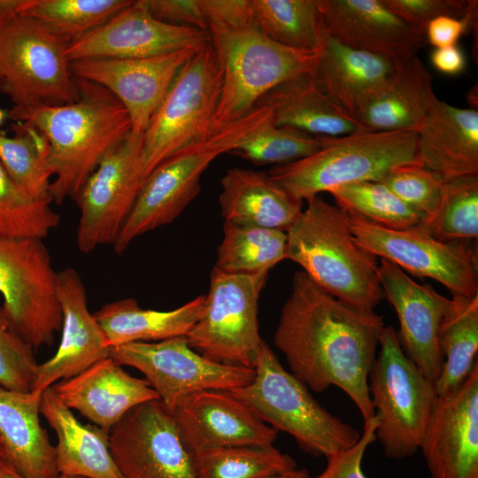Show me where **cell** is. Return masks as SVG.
I'll return each instance as SVG.
<instances>
[{"label": "cell", "mask_w": 478, "mask_h": 478, "mask_svg": "<svg viewBox=\"0 0 478 478\" xmlns=\"http://www.w3.org/2000/svg\"><path fill=\"white\" fill-rule=\"evenodd\" d=\"M187 451L230 446L273 445L278 431L227 390L204 389L170 410Z\"/></svg>", "instance_id": "19"}, {"label": "cell", "mask_w": 478, "mask_h": 478, "mask_svg": "<svg viewBox=\"0 0 478 478\" xmlns=\"http://www.w3.org/2000/svg\"><path fill=\"white\" fill-rule=\"evenodd\" d=\"M0 478H26L21 475L12 464L0 458Z\"/></svg>", "instance_id": "52"}, {"label": "cell", "mask_w": 478, "mask_h": 478, "mask_svg": "<svg viewBox=\"0 0 478 478\" xmlns=\"http://www.w3.org/2000/svg\"><path fill=\"white\" fill-rule=\"evenodd\" d=\"M378 423L379 417L375 413L364 422L358 442L351 448L327 459L324 471L312 478H366L362 471V459L366 449L376 440Z\"/></svg>", "instance_id": "46"}, {"label": "cell", "mask_w": 478, "mask_h": 478, "mask_svg": "<svg viewBox=\"0 0 478 478\" xmlns=\"http://www.w3.org/2000/svg\"><path fill=\"white\" fill-rule=\"evenodd\" d=\"M55 271L43 239L0 235V294L15 331L34 351L61 330Z\"/></svg>", "instance_id": "11"}, {"label": "cell", "mask_w": 478, "mask_h": 478, "mask_svg": "<svg viewBox=\"0 0 478 478\" xmlns=\"http://www.w3.org/2000/svg\"><path fill=\"white\" fill-rule=\"evenodd\" d=\"M267 478H312L309 472L305 468H297L291 472L285 473L281 475L272 476Z\"/></svg>", "instance_id": "53"}, {"label": "cell", "mask_w": 478, "mask_h": 478, "mask_svg": "<svg viewBox=\"0 0 478 478\" xmlns=\"http://www.w3.org/2000/svg\"><path fill=\"white\" fill-rule=\"evenodd\" d=\"M383 317L343 302L296 272L274 343L291 373L315 392L343 389L364 422L375 415L368 378L376 358Z\"/></svg>", "instance_id": "1"}, {"label": "cell", "mask_w": 478, "mask_h": 478, "mask_svg": "<svg viewBox=\"0 0 478 478\" xmlns=\"http://www.w3.org/2000/svg\"><path fill=\"white\" fill-rule=\"evenodd\" d=\"M27 0H0V19L19 15Z\"/></svg>", "instance_id": "51"}, {"label": "cell", "mask_w": 478, "mask_h": 478, "mask_svg": "<svg viewBox=\"0 0 478 478\" xmlns=\"http://www.w3.org/2000/svg\"><path fill=\"white\" fill-rule=\"evenodd\" d=\"M254 369L251 383L228 392L277 431L292 436L305 452L328 459L358 442L360 433L322 407L265 340Z\"/></svg>", "instance_id": "6"}, {"label": "cell", "mask_w": 478, "mask_h": 478, "mask_svg": "<svg viewBox=\"0 0 478 478\" xmlns=\"http://www.w3.org/2000/svg\"><path fill=\"white\" fill-rule=\"evenodd\" d=\"M398 62L350 48L327 35L309 73L320 91L353 117L359 95L390 73Z\"/></svg>", "instance_id": "32"}, {"label": "cell", "mask_w": 478, "mask_h": 478, "mask_svg": "<svg viewBox=\"0 0 478 478\" xmlns=\"http://www.w3.org/2000/svg\"><path fill=\"white\" fill-rule=\"evenodd\" d=\"M132 0H27L19 15L40 21L68 44L131 5Z\"/></svg>", "instance_id": "38"}, {"label": "cell", "mask_w": 478, "mask_h": 478, "mask_svg": "<svg viewBox=\"0 0 478 478\" xmlns=\"http://www.w3.org/2000/svg\"><path fill=\"white\" fill-rule=\"evenodd\" d=\"M268 273L211 272L203 315L186 335L189 345L217 363L254 368L262 338L258 306Z\"/></svg>", "instance_id": "12"}, {"label": "cell", "mask_w": 478, "mask_h": 478, "mask_svg": "<svg viewBox=\"0 0 478 478\" xmlns=\"http://www.w3.org/2000/svg\"><path fill=\"white\" fill-rule=\"evenodd\" d=\"M77 80L73 103L10 111V119L35 127L48 143L51 203L75 200L103 158L131 132L121 103L106 89Z\"/></svg>", "instance_id": "2"}, {"label": "cell", "mask_w": 478, "mask_h": 478, "mask_svg": "<svg viewBox=\"0 0 478 478\" xmlns=\"http://www.w3.org/2000/svg\"><path fill=\"white\" fill-rule=\"evenodd\" d=\"M478 2L474 1L462 18L441 16L430 21L425 28L427 42L436 49L454 46L459 39L477 25Z\"/></svg>", "instance_id": "49"}, {"label": "cell", "mask_w": 478, "mask_h": 478, "mask_svg": "<svg viewBox=\"0 0 478 478\" xmlns=\"http://www.w3.org/2000/svg\"><path fill=\"white\" fill-rule=\"evenodd\" d=\"M109 447L124 478H195L191 455L159 399L128 411L111 429Z\"/></svg>", "instance_id": "16"}, {"label": "cell", "mask_w": 478, "mask_h": 478, "mask_svg": "<svg viewBox=\"0 0 478 478\" xmlns=\"http://www.w3.org/2000/svg\"><path fill=\"white\" fill-rule=\"evenodd\" d=\"M42 394L0 384V438L5 460L26 478H56V451L40 421Z\"/></svg>", "instance_id": "27"}, {"label": "cell", "mask_w": 478, "mask_h": 478, "mask_svg": "<svg viewBox=\"0 0 478 478\" xmlns=\"http://www.w3.org/2000/svg\"><path fill=\"white\" fill-rule=\"evenodd\" d=\"M51 389L67 407L107 433L132 408L159 399L145 379L131 376L110 357Z\"/></svg>", "instance_id": "25"}, {"label": "cell", "mask_w": 478, "mask_h": 478, "mask_svg": "<svg viewBox=\"0 0 478 478\" xmlns=\"http://www.w3.org/2000/svg\"><path fill=\"white\" fill-rule=\"evenodd\" d=\"M14 136L0 134V163L12 180L35 199L48 200L52 172L48 163V143L33 126L18 122ZM52 204V203H51Z\"/></svg>", "instance_id": "37"}, {"label": "cell", "mask_w": 478, "mask_h": 478, "mask_svg": "<svg viewBox=\"0 0 478 478\" xmlns=\"http://www.w3.org/2000/svg\"><path fill=\"white\" fill-rule=\"evenodd\" d=\"M208 29L256 27L251 0H200Z\"/></svg>", "instance_id": "47"}, {"label": "cell", "mask_w": 478, "mask_h": 478, "mask_svg": "<svg viewBox=\"0 0 478 478\" xmlns=\"http://www.w3.org/2000/svg\"><path fill=\"white\" fill-rule=\"evenodd\" d=\"M451 300L438 335L443 358L435 382L438 397L455 392L478 364V295L473 297L451 296Z\"/></svg>", "instance_id": "33"}, {"label": "cell", "mask_w": 478, "mask_h": 478, "mask_svg": "<svg viewBox=\"0 0 478 478\" xmlns=\"http://www.w3.org/2000/svg\"><path fill=\"white\" fill-rule=\"evenodd\" d=\"M150 14L169 24L195 27L208 30L200 0H143Z\"/></svg>", "instance_id": "48"}, {"label": "cell", "mask_w": 478, "mask_h": 478, "mask_svg": "<svg viewBox=\"0 0 478 478\" xmlns=\"http://www.w3.org/2000/svg\"><path fill=\"white\" fill-rule=\"evenodd\" d=\"M284 259H289L286 232L224 221L216 269L232 274L269 273Z\"/></svg>", "instance_id": "35"}, {"label": "cell", "mask_w": 478, "mask_h": 478, "mask_svg": "<svg viewBox=\"0 0 478 478\" xmlns=\"http://www.w3.org/2000/svg\"><path fill=\"white\" fill-rule=\"evenodd\" d=\"M8 119H10V111L0 108V127L4 125Z\"/></svg>", "instance_id": "55"}, {"label": "cell", "mask_w": 478, "mask_h": 478, "mask_svg": "<svg viewBox=\"0 0 478 478\" xmlns=\"http://www.w3.org/2000/svg\"><path fill=\"white\" fill-rule=\"evenodd\" d=\"M57 293L62 310V335L55 355L38 365L32 390L41 394L58 381L75 376L109 357L105 335L89 311L86 289L74 268L58 272Z\"/></svg>", "instance_id": "23"}, {"label": "cell", "mask_w": 478, "mask_h": 478, "mask_svg": "<svg viewBox=\"0 0 478 478\" xmlns=\"http://www.w3.org/2000/svg\"><path fill=\"white\" fill-rule=\"evenodd\" d=\"M381 181L406 205L428 217L439 203L445 181L424 166L412 163L394 167Z\"/></svg>", "instance_id": "43"}, {"label": "cell", "mask_w": 478, "mask_h": 478, "mask_svg": "<svg viewBox=\"0 0 478 478\" xmlns=\"http://www.w3.org/2000/svg\"><path fill=\"white\" fill-rule=\"evenodd\" d=\"M320 139V147L312 155L268 172L275 183L302 202L342 186L381 181L394 167L419 163L415 131L359 130Z\"/></svg>", "instance_id": "4"}, {"label": "cell", "mask_w": 478, "mask_h": 478, "mask_svg": "<svg viewBox=\"0 0 478 478\" xmlns=\"http://www.w3.org/2000/svg\"><path fill=\"white\" fill-rule=\"evenodd\" d=\"M320 147V135L275 126L272 119L229 153L257 166H281L308 157Z\"/></svg>", "instance_id": "42"}, {"label": "cell", "mask_w": 478, "mask_h": 478, "mask_svg": "<svg viewBox=\"0 0 478 478\" xmlns=\"http://www.w3.org/2000/svg\"><path fill=\"white\" fill-rule=\"evenodd\" d=\"M328 36L350 48L397 61L417 55L425 33L411 26L383 0H317Z\"/></svg>", "instance_id": "22"}, {"label": "cell", "mask_w": 478, "mask_h": 478, "mask_svg": "<svg viewBox=\"0 0 478 478\" xmlns=\"http://www.w3.org/2000/svg\"><path fill=\"white\" fill-rule=\"evenodd\" d=\"M256 28L283 46L320 52L327 36L317 0H251Z\"/></svg>", "instance_id": "34"}, {"label": "cell", "mask_w": 478, "mask_h": 478, "mask_svg": "<svg viewBox=\"0 0 478 478\" xmlns=\"http://www.w3.org/2000/svg\"><path fill=\"white\" fill-rule=\"evenodd\" d=\"M208 31L223 75L212 135L246 116L278 84L311 72L320 54L279 44L256 27Z\"/></svg>", "instance_id": "7"}, {"label": "cell", "mask_w": 478, "mask_h": 478, "mask_svg": "<svg viewBox=\"0 0 478 478\" xmlns=\"http://www.w3.org/2000/svg\"><path fill=\"white\" fill-rule=\"evenodd\" d=\"M437 100L432 76L415 55L359 95L353 118L366 131L417 132Z\"/></svg>", "instance_id": "24"}, {"label": "cell", "mask_w": 478, "mask_h": 478, "mask_svg": "<svg viewBox=\"0 0 478 478\" xmlns=\"http://www.w3.org/2000/svg\"><path fill=\"white\" fill-rule=\"evenodd\" d=\"M403 20L425 32L428 24L441 16L462 18L473 0H383Z\"/></svg>", "instance_id": "45"}, {"label": "cell", "mask_w": 478, "mask_h": 478, "mask_svg": "<svg viewBox=\"0 0 478 478\" xmlns=\"http://www.w3.org/2000/svg\"><path fill=\"white\" fill-rule=\"evenodd\" d=\"M67 46L33 18L0 19V91L14 104L12 109L63 105L79 99Z\"/></svg>", "instance_id": "10"}, {"label": "cell", "mask_w": 478, "mask_h": 478, "mask_svg": "<svg viewBox=\"0 0 478 478\" xmlns=\"http://www.w3.org/2000/svg\"><path fill=\"white\" fill-rule=\"evenodd\" d=\"M109 357L143 373L171 410L182 397L204 389L232 390L251 383L255 369L210 360L188 343L186 336L135 342L110 347Z\"/></svg>", "instance_id": "14"}, {"label": "cell", "mask_w": 478, "mask_h": 478, "mask_svg": "<svg viewBox=\"0 0 478 478\" xmlns=\"http://www.w3.org/2000/svg\"><path fill=\"white\" fill-rule=\"evenodd\" d=\"M56 478H83V477L58 475Z\"/></svg>", "instance_id": "56"}, {"label": "cell", "mask_w": 478, "mask_h": 478, "mask_svg": "<svg viewBox=\"0 0 478 478\" xmlns=\"http://www.w3.org/2000/svg\"><path fill=\"white\" fill-rule=\"evenodd\" d=\"M379 346L368 378L379 417L376 440L387 458L405 459L420 448L439 397L435 383L405 353L392 326L384 327Z\"/></svg>", "instance_id": "9"}, {"label": "cell", "mask_w": 478, "mask_h": 478, "mask_svg": "<svg viewBox=\"0 0 478 478\" xmlns=\"http://www.w3.org/2000/svg\"><path fill=\"white\" fill-rule=\"evenodd\" d=\"M306 202L286 232L289 259L335 297L374 310L385 298L377 257L358 243L344 211L319 195Z\"/></svg>", "instance_id": "3"}, {"label": "cell", "mask_w": 478, "mask_h": 478, "mask_svg": "<svg viewBox=\"0 0 478 478\" xmlns=\"http://www.w3.org/2000/svg\"><path fill=\"white\" fill-rule=\"evenodd\" d=\"M377 273L385 297L397 312V335L405 353L435 383L443 362L439 328L451 300L428 283H417L387 259L381 258Z\"/></svg>", "instance_id": "20"}, {"label": "cell", "mask_w": 478, "mask_h": 478, "mask_svg": "<svg viewBox=\"0 0 478 478\" xmlns=\"http://www.w3.org/2000/svg\"><path fill=\"white\" fill-rule=\"evenodd\" d=\"M211 42L208 30L173 25L154 18L143 0L119 12L68 44L69 62L90 58H142L201 47Z\"/></svg>", "instance_id": "18"}, {"label": "cell", "mask_w": 478, "mask_h": 478, "mask_svg": "<svg viewBox=\"0 0 478 478\" xmlns=\"http://www.w3.org/2000/svg\"><path fill=\"white\" fill-rule=\"evenodd\" d=\"M432 478H478V364L439 397L420 448Z\"/></svg>", "instance_id": "21"}, {"label": "cell", "mask_w": 478, "mask_h": 478, "mask_svg": "<svg viewBox=\"0 0 478 478\" xmlns=\"http://www.w3.org/2000/svg\"><path fill=\"white\" fill-rule=\"evenodd\" d=\"M270 120V110L257 105L241 120L161 162L143 182L112 244L114 251L122 253L138 236L175 220L198 195L201 176L209 165Z\"/></svg>", "instance_id": "5"}, {"label": "cell", "mask_w": 478, "mask_h": 478, "mask_svg": "<svg viewBox=\"0 0 478 478\" xmlns=\"http://www.w3.org/2000/svg\"><path fill=\"white\" fill-rule=\"evenodd\" d=\"M329 193L338 208L383 227L405 229L426 218L402 202L382 181L349 184Z\"/></svg>", "instance_id": "40"}, {"label": "cell", "mask_w": 478, "mask_h": 478, "mask_svg": "<svg viewBox=\"0 0 478 478\" xmlns=\"http://www.w3.org/2000/svg\"><path fill=\"white\" fill-rule=\"evenodd\" d=\"M309 73L278 84L256 105L270 110L275 126L291 127L314 135L340 136L364 130L318 89Z\"/></svg>", "instance_id": "30"}, {"label": "cell", "mask_w": 478, "mask_h": 478, "mask_svg": "<svg viewBox=\"0 0 478 478\" xmlns=\"http://www.w3.org/2000/svg\"><path fill=\"white\" fill-rule=\"evenodd\" d=\"M417 133L418 162L443 181L478 174V111L437 100Z\"/></svg>", "instance_id": "26"}, {"label": "cell", "mask_w": 478, "mask_h": 478, "mask_svg": "<svg viewBox=\"0 0 478 478\" xmlns=\"http://www.w3.org/2000/svg\"><path fill=\"white\" fill-rule=\"evenodd\" d=\"M3 456V444H2V440L0 438V458Z\"/></svg>", "instance_id": "57"}, {"label": "cell", "mask_w": 478, "mask_h": 478, "mask_svg": "<svg viewBox=\"0 0 478 478\" xmlns=\"http://www.w3.org/2000/svg\"><path fill=\"white\" fill-rule=\"evenodd\" d=\"M60 221L48 200L19 188L0 163V235L45 238Z\"/></svg>", "instance_id": "41"}, {"label": "cell", "mask_w": 478, "mask_h": 478, "mask_svg": "<svg viewBox=\"0 0 478 478\" xmlns=\"http://www.w3.org/2000/svg\"><path fill=\"white\" fill-rule=\"evenodd\" d=\"M442 242L478 237V174L445 181L434 212L419 224Z\"/></svg>", "instance_id": "39"}, {"label": "cell", "mask_w": 478, "mask_h": 478, "mask_svg": "<svg viewBox=\"0 0 478 478\" xmlns=\"http://www.w3.org/2000/svg\"><path fill=\"white\" fill-rule=\"evenodd\" d=\"M219 197L224 221L287 232L302 212L303 202L275 183L268 173L227 169Z\"/></svg>", "instance_id": "28"}, {"label": "cell", "mask_w": 478, "mask_h": 478, "mask_svg": "<svg viewBox=\"0 0 478 478\" xmlns=\"http://www.w3.org/2000/svg\"><path fill=\"white\" fill-rule=\"evenodd\" d=\"M195 478H267L297 468L296 460L274 445L208 449L191 455Z\"/></svg>", "instance_id": "36"}, {"label": "cell", "mask_w": 478, "mask_h": 478, "mask_svg": "<svg viewBox=\"0 0 478 478\" xmlns=\"http://www.w3.org/2000/svg\"><path fill=\"white\" fill-rule=\"evenodd\" d=\"M37 367L34 349L15 331L0 306V384L9 389L29 392Z\"/></svg>", "instance_id": "44"}, {"label": "cell", "mask_w": 478, "mask_h": 478, "mask_svg": "<svg viewBox=\"0 0 478 478\" xmlns=\"http://www.w3.org/2000/svg\"><path fill=\"white\" fill-rule=\"evenodd\" d=\"M222 81L211 41L181 68L143 133L137 163L142 186L165 159L212 135Z\"/></svg>", "instance_id": "8"}, {"label": "cell", "mask_w": 478, "mask_h": 478, "mask_svg": "<svg viewBox=\"0 0 478 478\" xmlns=\"http://www.w3.org/2000/svg\"><path fill=\"white\" fill-rule=\"evenodd\" d=\"M430 59L435 69L447 75L462 73L466 65L465 54L457 45L435 49Z\"/></svg>", "instance_id": "50"}, {"label": "cell", "mask_w": 478, "mask_h": 478, "mask_svg": "<svg viewBox=\"0 0 478 478\" xmlns=\"http://www.w3.org/2000/svg\"><path fill=\"white\" fill-rule=\"evenodd\" d=\"M467 102L469 103L473 110H477V102H478V94H477V86L472 88L471 90L466 95Z\"/></svg>", "instance_id": "54"}, {"label": "cell", "mask_w": 478, "mask_h": 478, "mask_svg": "<svg viewBox=\"0 0 478 478\" xmlns=\"http://www.w3.org/2000/svg\"><path fill=\"white\" fill-rule=\"evenodd\" d=\"M347 216L358 243L377 258L413 276L442 283L451 296L478 295V251L471 241L442 242L419 225L392 229L353 214Z\"/></svg>", "instance_id": "13"}, {"label": "cell", "mask_w": 478, "mask_h": 478, "mask_svg": "<svg viewBox=\"0 0 478 478\" xmlns=\"http://www.w3.org/2000/svg\"><path fill=\"white\" fill-rule=\"evenodd\" d=\"M143 135L130 134L100 162L74 200L80 209L76 244L82 253L113 244L142 185L137 163Z\"/></svg>", "instance_id": "15"}, {"label": "cell", "mask_w": 478, "mask_h": 478, "mask_svg": "<svg viewBox=\"0 0 478 478\" xmlns=\"http://www.w3.org/2000/svg\"><path fill=\"white\" fill-rule=\"evenodd\" d=\"M205 295H200L170 311L143 309L134 298H123L103 305L94 316L109 347L135 342H158L186 336L201 318Z\"/></svg>", "instance_id": "31"}, {"label": "cell", "mask_w": 478, "mask_h": 478, "mask_svg": "<svg viewBox=\"0 0 478 478\" xmlns=\"http://www.w3.org/2000/svg\"><path fill=\"white\" fill-rule=\"evenodd\" d=\"M204 46L142 58L81 59L70 62L69 68L75 79L116 96L128 113L131 133L143 135L181 68Z\"/></svg>", "instance_id": "17"}, {"label": "cell", "mask_w": 478, "mask_h": 478, "mask_svg": "<svg viewBox=\"0 0 478 478\" xmlns=\"http://www.w3.org/2000/svg\"><path fill=\"white\" fill-rule=\"evenodd\" d=\"M40 413L57 434L58 475L124 478L111 454L109 433L95 424L80 422L51 387L42 393Z\"/></svg>", "instance_id": "29"}]
</instances>
